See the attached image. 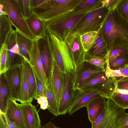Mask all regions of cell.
I'll return each mask as SVG.
<instances>
[{
	"mask_svg": "<svg viewBox=\"0 0 128 128\" xmlns=\"http://www.w3.org/2000/svg\"><path fill=\"white\" fill-rule=\"evenodd\" d=\"M15 30L17 42L20 52L24 58L29 62L30 60L29 53L32 48L34 40L30 38L17 29Z\"/></svg>",
	"mask_w": 128,
	"mask_h": 128,
	"instance_id": "cell-21",
	"label": "cell"
},
{
	"mask_svg": "<svg viewBox=\"0 0 128 128\" xmlns=\"http://www.w3.org/2000/svg\"><path fill=\"white\" fill-rule=\"evenodd\" d=\"M5 114L8 119L18 128H25L22 111L16 101L8 99Z\"/></svg>",
	"mask_w": 128,
	"mask_h": 128,
	"instance_id": "cell-18",
	"label": "cell"
},
{
	"mask_svg": "<svg viewBox=\"0 0 128 128\" xmlns=\"http://www.w3.org/2000/svg\"><path fill=\"white\" fill-rule=\"evenodd\" d=\"M119 69L122 74H124L125 76L128 77V68H120Z\"/></svg>",
	"mask_w": 128,
	"mask_h": 128,
	"instance_id": "cell-48",
	"label": "cell"
},
{
	"mask_svg": "<svg viewBox=\"0 0 128 128\" xmlns=\"http://www.w3.org/2000/svg\"><path fill=\"white\" fill-rule=\"evenodd\" d=\"M85 61L96 66L105 69L107 59L96 56L86 55Z\"/></svg>",
	"mask_w": 128,
	"mask_h": 128,
	"instance_id": "cell-34",
	"label": "cell"
},
{
	"mask_svg": "<svg viewBox=\"0 0 128 128\" xmlns=\"http://www.w3.org/2000/svg\"><path fill=\"white\" fill-rule=\"evenodd\" d=\"M22 13L26 20L30 18L32 14L30 4V0H23Z\"/></svg>",
	"mask_w": 128,
	"mask_h": 128,
	"instance_id": "cell-40",
	"label": "cell"
},
{
	"mask_svg": "<svg viewBox=\"0 0 128 128\" xmlns=\"http://www.w3.org/2000/svg\"><path fill=\"white\" fill-rule=\"evenodd\" d=\"M48 34L54 58L60 70L64 73L74 72L75 64L65 41L62 42L54 35Z\"/></svg>",
	"mask_w": 128,
	"mask_h": 128,
	"instance_id": "cell-6",
	"label": "cell"
},
{
	"mask_svg": "<svg viewBox=\"0 0 128 128\" xmlns=\"http://www.w3.org/2000/svg\"><path fill=\"white\" fill-rule=\"evenodd\" d=\"M12 24L6 15L0 16V46L6 44L8 38L13 30Z\"/></svg>",
	"mask_w": 128,
	"mask_h": 128,
	"instance_id": "cell-27",
	"label": "cell"
},
{
	"mask_svg": "<svg viewBox=\"0 0 128 128\" xmlns=\"http://www.w3.org/2000/svg\"><path fill=\"white\" fill-rule=\"evenodd\" d=\"M115 92L122 94H128V90L119 89L117 87L116 88Z\"/></svg>",
	"mask_w": 128,
	"mask_h": 128,
	"instance_id": "cell-49",
	"label": "cell"
},
{
	"mask_svg": "<svg viewBox=\"0 0 128 128\" xmlns=\"http://www.w3.org/2000/svg\"><path fill=\"white\" fill-rule=\"evenodd\" d=\"M3 15L8 16L7 13L5 10H0V16Z\"/></svg>",
	"mask_w": 128,
	"mask_h": 128,
	"instance_id": "cell-51",
	"label": "cell"
},
{
	"mask_svg": "<svg viewBox=\"0 0 128 128\" xmlns=\"http://www.w3.org/2000/svg\"><path fill=\"white\" fill-rule=\"evenodd\" d=\"M117 81V87L119 89L128 90V77H114Z\"/></svg>",
	"mask_w": 128,
	"mask_h": 128,
	"instance_id": "cell-41",
	"label": "cell"
},
{
	"mask_svg": "<svg viewBox=\"0 0 128 128\" xmlns=\"http://www.w3.org/2000/svg\"><path fill=\"white\" fill-rule=\"evenodd\" d=\"M38 44L40 58L48 84L50 81L54 56L52 43L49 34L38 39Z\"/></svg>",
	"mask_w": 128,
	"mask_h": 128,
	"instance_id": "cell-9",
	"label": "cell"
},
{
	"mask_svg": "<svg viewBox=\"0 0 128 128\" xmlns=\"http://www.w3.org/2000/svg\"><path fill=\"white\" fill-rule=\"evenodd\" d=\"M25 128H40V120L35 106L31 103L19 104Z\"/></svg>",
	"mask_w": 128,
	"mask_h": 128,
	"instance_id": "cell-15",
	"label": "cell"
},
{
	"mask_svg": "<svg viewBox=\"0 0 128 128\" xmlns=\"http://www.w3.org/2000/svg\"><path fill=\"white\" fill-rule=\"evenodd\" d=\"M11 1L17 8L22 12L23 0H11Z\"/></svg>",
	"mask_w": 128,
	"mask_h": 128,
	"instance_id": "cell-44",
	"label": "cell"
},
{
	"mask_svg": "<svg viewBox=\"0 0 128 128\" xmlns=\"http://www.w3.org/2000/svg\"><path fill=\"white\" fill-rule=\"evenodd\" d=\"M101 30L108 52L116 48L128 50V22L116 7L110 10Z\"/></svg>",
	"mask_w": 128,
	"mask_h": 128,
	"instance_id": "cell-1",
	"label": "cell"
},
{
	"mask_svg": "<svg viewBox=\"0 0 128 128\" xmlns=\"http://www.w3.org/2000/svg\"><path fill=\"white\" fill-rule=\"evenodd\" d=\"M12 25L24 34L33 40L36 39L31 30L23 13L11 0H0Z\"/></svg>",
	"mask_w": 128,
	"mask_h": 128,
	"instance_id": "cell-7",
	"label": "cell"
},
{
	"mask_svg": "<svg viewBox=\"0 0 128 128\" xmlns=\"http://www.w3.org/2000/svg\"><path fill=\"white\" fill-rule=\"evenodd\" d=\"M4 10V7L3 5L2 4L0 3V10Z\"/></svg>",
	"mask_w": 128,
	"mask_h": 128,
	"instance_id": "cell-52",
	"label": "cell"
},
{
	"mask_svg": "<svg viewBox=\"0 0 128 128\" xmlns=\"http://www.w3.org/2000/svg\"><path fill=\"white\" fill-rule=\"evenodd\" d=\"M86 14L77 13L73 10L54 18L45 22L46 32L64 41Z\"/></svg>",
	"mask_w": 128,
	"mask_h": 128,
	"instance_id": "cell-2",
	"label": "cell"
},
{
	"mask_svg": "<svg viewBox=\"0 0 128 128\" xmlns=\"http://www.w3.org/2000/svg\"><path fill=\"white\" fill-rule=\"evenodd\" d=\"M54 0H30L32 12L48 10L53 5Z\"/></svg>",
	"mask_w": 128,
	"mask_h": 128,
	"instance_id": "cell-30",
	"label": "cell"
},
{
	"mask_svg": "<svg viewBox=\"0 0 128 128\" xmlns=\"http://www.w3.org/2000/svg\"><path fill=\"white\" fill-rule=\"evenodd\" d=\"M40 128H60L55 126L51 122H49L44 126H40Z\"/></svg>",
	"mask_w": 128,
	"mask_h": 128,
	"instance_id": "cell-46",
	"label": "cell"
},
{
	"mask_svg": "<svg viewBox=\"0 0 128 128\" xmlns=\"http://www.w3.org/2000/svg\"><path fill=\"white\" fill-rule=\"evenodd\" d=\"M117 82L114 77H108L105 70L99 72L85 84L79 90L82 92L99 91L107 99L115 92Z\"/></svg>",
	"mask_w": 128,
	"mask_h": 128,
	"instance_id": "cell-5",
	"label": "cell"
},
{
	"mask_svg": "<svg viewBox=\"0 0 128 128\" xmlns=\"http://www.w3.org/2000/svg\"><path fill=\"white\" fill-rule=\"evenodd\" d=\"M40 105V108L43 110H45L48 109V103L47 99H46Z\"/></svg>",
	"mask_w": 128,
	"mask_h": 128,
	"instance_id": "cell-47",
	"label": "cell"
},
{
	"mask_svg": "<svg viewBox=\"0 0 128 128\" xmlns=\"http://www.w3.org/2000/svg\"><path fill=\"white\" fill-rule=\"evenodd\" d=\"M98 96L104 97L102 94L98 91L82 92L78 90H76L72 106L68 112L69 115H72L80 108L86 107L92 98Z\"/></svg>",
	"mask_w": 128,
	"mask_h": 128,
	"instance_id": "cell-16",
	"label": "cell"
},
{
	"mask_svg": "<svg viewBox=\"0 0 128 128\" xmlns=\"http://www.w3.org/2000/svg\"><path fill=\"white\" fill-rule=\"evenodd\" d=\"M127 52H128V50L126 49L121 48L114 49L108 52L107 60L108 62H109Z\"/></svg>",
	"mask_w": 128,
	"mask_h": 128,
	"instance_id": "cell-38",
	"label": "cell"
},
{
	"mask_svg": "<svg viewBox=\"0 0 128 128\" xmlns=\"http://www.w3.org/2000/svg\"><path fill=\"white\" fill-rule=\"evenodd\" d=\"M116 8L118 13L128 22V0H119Z\"/></svg>",
	"mask_w": 128,
	"mask_h": 128,
	"instance_id": "cell-36",
	"label": "cell"
},
{
	"mask_svg": "<svg viewBox=\"0 0 128 128\" xmlns=\"http://www.w3.org/2000/svg\"><path fill=\"white\" fill-rule=\"evenodd\" d=\"M21 64L7 69L4 72L9 87L10 98L16 101H18L20 93Z\"/></svg>",
	"mask_w": 128,
	"mask_h": 128,
	"instance_id": "cell-12",
	"label": "cell"
},
{
	"mask_svg": "<svg viewBox=\"0 0 128 128\" xmlns=\"http://www.w3.org/2000/svg\"><path fill=\"white\" fill-rule=\"evenodd\" d=\"M0 128H18L8 119L5 113L0 112Z\"/></svg>",
	"mask_w": 128,
	"mask_h": 128,
	"instance_id": "cell-39",
	"label": "cell"
},
{
	"mask_svg": "<svg viewBox=\"0 0 128 128\" xmlns=\"http://www.w3.org/2000/svg\"><path fill=\"white\" fill-rule=\"evenodd\" d=\"M119 0H101L103 7H105L110 10L116 7Z\"/></svg>",
	"mask_w": 128,
	"mask_h": 128,
	"instance_id": "cell-42",
	"label": "cell"
},
{
	"mask_svg": "<svg viewBox=\"0 0 128 128\" xmlns=\"http://www.w3.org/2000/svg\"><path fill=\"white\" fill-rule=\"evenodd\" d=\"M47 99L46 97L44 96L40 97L37 99V102L40 104L43 102L46 99Z\"/></svg>",
	"mask_w": 128,
	"mask_h": 128,
	"instance_id": "cell-50",
	"label": "cell"
},
{
	"mask_svg": "<svg viewBox=\"0 0 128 128\" xmlns=\"http://www.w3.org/2000/svg\"><path fill=\"white\" fill-rule=\"evenodd\" d=\"M33 72L35 76L36 85V94L34 98L36 100L37 98L41 96H46V86L42 83L38 79L34 72V71Z\"/></svg>",
	"mask_w": 128,
	"mask_h": 128,
	"instance_id": "cell-37",
	"label": "cell"
},
{
	"mask_svg": "<svg viewBox=\"0 0 128 128\" xmlns=\"http://www.w3.org/2000/svg\"><path fill=\"white\" fill-rule=\"evenodd\" d=\"M64 82L63 73L59 68L54 56L50 82L58 104L63 88Z\"/></svg>",
	"mask_w": 128,
	"mask_h": 128,
	"instance_id": "cell-17",
	"label": "cell"
},
{
	"mask_svg": "<svg viewBox=\"0 0 128 128\" xmlns=\"http://www.w3.org/2000/svg\"><path fill=\"white\" fill-rule=\"evenodd\" d=\"M65 41L73 58L76 68L85 61L86 53L81 41V35L71 34Z\"/></svg>",
	"mask_w": 128,
	"mask_h": 128,
	"instance_id": "cell-13",
	"label": "cell"
},
{
	"mask_svg": "<svg viewBox=\"0 0 128 128\" xmlns=\"http://www.w3.org/2000/svg\"><path fill=\"white\" fill-rule=\"evenodd\" d=\"M82 0H54L50 9L37 12H32L45 22L65 13L73 10Z\"/></svg>",
	"mask_w": 128,
	"mask_h": 128,
	"instance_id": "cell-8",
	"label": "cell"
},
{
	"mask_svg": "<svg viewBox=\"0 0 128 128\" xmlns=\"http://www.w3.org/2000/svg\"><path fill=\"white\" fill-rule=\"evenodd\" d=\"M109 99L120 107L125 110L128 109V94H123L114 92Z\"/></svg>",
	"mask_w": 128,
	"mask_h": 128,
	"instance_id": "cell-33",
	"label": "cell"
},
{
	"mask_svg": "<svg viewBox=\"0 0 128 128\" xmlns=\"http://www.w3.org/2000/svg\"><path fill=\"white\" fill-rule=\"evenodd\" d=\"M74 73H63L64 86L58 104L59 115L66 114L72 106L75 92L74 88Z\"/></svg>",
	"mask_w": 128,
	"mask_h": 128,
	"instance_id": "cell-10",
	"label": "cell"
},
{
	"mask_svg": "<svg viewBox=\"0 0 128 128\" xmlns=\"http://www.w3.org/2000/svg\"><path fill=\"white\" fill-rule=\"evenodd\" d=\"M12 48L13 52L14 53L20 55L24 58L22 54L20 52L19 46L17 42L12 47Z\"/></svg>",
	"mask_w": 128,
	"mask_h": 128,
	"instance_id": "cell-45",
	"label": "cell"
},
{
	"mask_svg": "<svg viewBox=\"0 0 128 128\" xmlns=\"http://www.w3.org/2000/svg\"><path fill=\"white\" fill-rule=\"evenodd\" d=\"M98 32H90L81 35V41L86 52L88 51L94 45L97 38Z\"/></svg>",
	"mask_w": 128,
	"mask_h": 128,
	"instance_id": "cell-31",
	"label": "cell"
},
{
	"mask_svg": "<svg viewBox=\"0 0 128 128\" xmlns=\"http://www.w3.org/2000/svg\"><path fill=\"white\" fill-rule=\"evenodd\" d=\"M38 39L34 40L33 47L29 53L30 60L29 62L38 79L44 85L47 86L48 82L40 58Z\"/></svg>",
	"mask_w": 128,
	"mask_h": 128,
	"instance_id": "cell-14",
	"label": "cell"
},
{
	"mask_svg": "<svg viewBox=\"0 0 128 128\" xmlns=\"http://www.w3.org/2000/svg\"><path fill=\"white\" fill-rule=\"evenodd\" d=\"M86 61L76 68L74 73V88L80 90L87 82L100 72L105 70Z\"/></svg>",
	"mask_w": 128,
	"mask_h": 128,
	"instance_id": "cell-11",
	"label": "cell"
},
{
	"mask_svg": "<svg viewBox=\"0 0 128 128\" xmlns=\"http://www.w3.org/2000/svg\"><path fill=\"white\" fill-rule=\"evenodd\" d=\"M105 98L100 96H94L86 105L88 118L91 123L96 120L103 111L106 102Z\"/></svg>",
	"mask_w": 128,
	"mask_h": 128,
	"instance_id": "cell-20",
	"label": "cell"
},
{
	"mask_svg": "<svg viewBox=\"0 0 128 128\" xmlns=\"http://www.w3.org/2000/svg\"><path fill=\"white\" fill-rule=\"evenodd\" d=\"M46 94L48 103V109L50 112L56 116L59 115L58 104L53 92L50 81L47 86H46Z\"/></svg>",
	"mask_w": 128,
	"mask_h": 128,
	"instance_id": "cell-29",
	"label": "cell"
},
{
	"mask_svg": "<svg viewBox=\"0 0 128 128\" xmlns=\"http://www.w3.org/2000/svg\"><path fill=\"white\" fill-rule=\"evenodd\" d=\"M26 21L30 29L36 39L40 38L46 32V23L32 14Z\"/></svg>",
	"mask_w": 128,
	"mask_h": 128,
	"instance_id": "cell-23",
	"label": "cell"
},
{
	"mask_svg": "<svg viewBox=\"0 0 128 128\" xmlns=\"http://www.w3.org/2000/svg\"><path fill=\"white\" fill-rule=\"evenodd\" d=\"M116 128H128V113H126L121 118Z\"/></svg>",
	"mask_w": 128,
	"mask_h": 128,
	"instance_id": "cell-43",
	"label": "cell"
},
{
	"mask_svg": "<svg viewBox=\"0 0 128 128\" xmlns=\"http://www.w3.org/2000/svg\"><path fill=\"white\" fill-rule=\"evenodd\" d=\"M8 86L4 72L0 74V112L5 113L7 108L8 100L9 98Z\"/></svg>",
	"mask_w": 128,
	"mask_h": 128,
	"instance_id": "cell-24",
	"label": "cell"
},
{
	"mask_svg": "<svg viewBox=\"0 0 128 128\" xmlns=\"http://www.w3.org/2000/svg\"><path fill=\"white\" fill-rule=\"evenodd\" d=\"M109 11L106 7H102L86 14L74 29L71 34L81 35L90 32H98Z\"/></svg>",
	"mask_w": 128,
	"mask_h": 128,
	"instance_id": "cell-3",
	"label": "cell"
},
{
	"mask_svg": "<svg viewBox=\"0 0 128 128\" xmlns=\"http://www.w3.org/2000/svg\"><path fill=\"white\" fill-rule=\"evenodd\" d=\"M108 62L109 67L112 70H118L123 68L128 64V52L122 54L110 62Z\"/></svg>",
	"mask_w": 128,
	"mask_h": 128,
	"instance_id": "cell-32",
	"label": "cell"
},
{
	"mask_svg": "<svg viewBox=\"0 0 128 128\" xmlns=\"http://www.w3.org/2000/svg\"><path fill=\"white\" fill-rule=\"evenodd\" d=\"M0 74L4 72L6 68L7 59V46L6 44L0 48Z\"/></svg>",
	"mask_w": 128,
	"mask_h": 128,
	"instance_id": "cell-35",
	"label": "cell"
},
{
	"mask_svg": "<svg viewBox=\"0 0 128 128\" xmlns=\"http://www.w3.org/2000/svg\"><path fill=\"white\" fill-rule=\"evenodd\" d=\"M23 62L21 64V83L20 94L18 101L21 104L31 103L32 100L30 98L29 95L28 86Z\"/></svg>",
	"mask_w": 128,
	"mask_h": 128,
	"instance_id": "cell-28",
	"label": "cell"
},
{
	"mask_svg": "<svg viewBox=\"0 0 128 128\" xmlns=\"http://www.w3.org/2000/svg\"><path fill=\"white\" fill-rule=\"evenodd\" d=\"M28 86V94L30 98L33 100L36 90V79L33 71L29 62L24 59L23 62Z\"/></svg>",
	"mask_w": 128,
	"mask_h": 128,
	"instance_id": "cell-25",
	"label": "cell"
},
{
	"mask_svg": "<svg viewBox=\"0 0 128 128\" xmlns=\"http://www.w3.org/2000/svg\"><path fill=\"white\" fill-rule=\"evenodd\" d=\"M125 110L117 105L112 100L107 99L102 113L94 122L91 128H116Z\"/></svg>",
	"mask_w": 128,
	"mask_h": 128,
	"instance_id": "cell-4",
	"label": "cell"
},
{
	"mask_svg": "<svg viewBox=\"0 0 128 128\" xmlns=\"http://www.w3.org/2000/svg\"><path fill=\"white\" fill-rule=\"evenodd\" d=\"M17 42L15 30H13L10 34L6 43L8 52L6 70L20 64L24 61L23 57L13 52L12 47Z\"/></svg>",
	"mask_w": 128,
	"mask_h": 128,
	"instance_id": "cell-19",
	"label": "cell"
},
{
	"mask_svg": "<svg viewBox=\"0 0 128 128\" xmlns=\"http://www.w3.org/2000/svg\"><path fill=\"white\" fill-rule=\"evenodd\" d=\"M102 7L101 0H82L74 10L78 13L87 14Z\"/></svg>",
	"mask_w": 128,
	"mask_h": 128,
	"instance_id": "cell-26",
	"label": "cell"
},
{
	"mask_svg": "<svg viewBox=\"0 0 128 128\" xmlns=\"http://www.w3.org/2000/svg\"><path fill=\"white\" fill-rule=\"evenodd\" d=\"M123 68H128V64L126 66H125Z\"/></svg>",
	"mask_w": 128,
	"mask_h": 128,
	"instance_id": "cell-53",
	"label": "cell"
},
{
	"mask_svg": "<svg viewBox=\"0 0 128 128\" xmlns=\"http://www.w3.org/2000/svg\"><path fill=\"white\" fill-rule=\"evenodd\" d=\"M108 53L107 44L102 37L101 29L98 31L96 41L94 46L86 52L87 56H95L106 59Z\"/></svg>",
	"mask_w": 128,
	"mask_h": 128,
	"instance_id": "cell-22",
	"label": "cell"
}]
</instances>
